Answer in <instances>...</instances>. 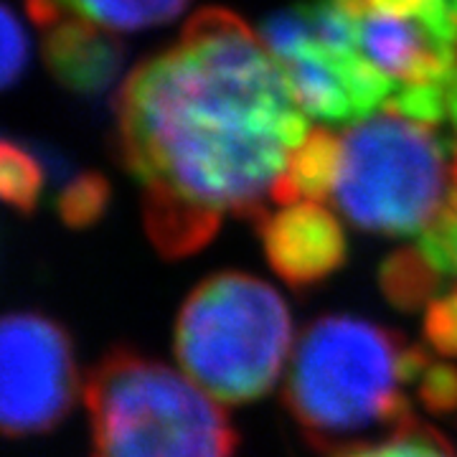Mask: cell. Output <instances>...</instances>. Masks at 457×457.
Listing matches in <instances>:
<instances>
[{
  "label": "cell",
  "mask_w": 457,
  "mask_h": 457,
  "mask_svg": "<svg viewBox=\"0 0 457 457\" xmlns=\"http://www.w3.org/2000/svg\"><path fill=\"white\" fill-rule=\"evenodd\" d=\"M3 59H0V77L3 84L11 87L21 77L26 56H29V44H26V33L21 29V23L13 16L11 8H3Z\"/></svg>",
  "instance_id": "ffe728a7"
},
{
  "label": "cell",
  "mask_w": 457,
  "mask_h": 457,
  "mask_svg": "<svg viewBox=\"0 0 457 457\" xmlns=\"http://www.w3.org/2000/svg\"><path fill=\"white\" fill-rule=\"evenodd\" d=\"M425 336L442 356H457V287L453 293L429 300L425 318Z\"/></svg>",
  "instance_id": "d6986e66"
},
{
  "label": "cell",
  "mask_w": 457,
  "mask_h": 457,
  "mask_svg": "<svg viewBox=\"0 0 457 457\" xmlns=\"http://www.w3.org/2000/svg\"><path fill=\"white\" fill-rule=\"evenodd\" d=\"M447 117H450V125L455 130V143H457V71L450 82V89H447Z\"/></svg>",
  "instance_id": "44dd1931"
},
{
  "label": "cell",
  "mask_w": 457,
  "mask_h": 457,
  "mask_svg": "<svg viewBox=\"0 0 457 457\" xmlns=\"http://www.w3.org/2000/svg\"><path fill=\"white\" fill-rule=\"evenodd\" d=\"M46 64L71 92L107 89L122 66V46L112 31L82 21H62L46 33Z\"/></svg>",
  "instance_id": "30bf717a"
},
{
  "label": "cell",
  "mask_w": 457,
  "mask_h": 457,
  "mask_svg": "<svg viewBox=\"0 0 457 457\" xmlns=\"http://www.w3.org/2000/svg\"><path fill=\"white\" fill-rule=\"evenodd\" d=\"M343 457H457V453L440 432L409 420L407 425L394 429L392 437L359 447Z\"/></svg>",
  "instance_id": "5bb4252c"
},
{
  "label": "cell",
  "mask_w": 457,
  "mask_h": 457,
  "mask_svg": "<svg viewBox=\"0 0 457 457\" xmlns=\"http://www.w3.org/2000/svg\"><path fill=\"white\" fill-rule=\"evenodd\" d=\"M95 457H231L234 432L216 399L188 376L135 353H112L87 381Z\"/></svg>",
  "instance_id": "5b68a950"
},
{
  "label": "cell",
  "mask_w": 457,
  "mask_h": 457,
  "mask_svg": "<svg viewBox=\"0 0 457 457\" xmlns=\"http://www.w3.org/2000/svg\"><path fill=\"white\" fill-rule=\"evenodd\" d=\"M262 41L303 112L323 122H361L392 107L394 87L363 56L345 0H308L270 16Z\"/></svg>",
  "instance_id": "8992f818"
},
{
  "label": "cell",
  "mask_w": 457,
  "mask_h": 457,
  "mask_svg": "<svg viewBox=\"0 0 457 457\" xmlns=\"http://www.w3.org/2000/svg\"><path fill=\"white\" fill-rule=\"evenodd\" d=\"M457 186V145L427 122L378 112L338 137L330 201L356 227L422 237Z\"/></svg>",
  "instance_id": "3957f363"
},
{
  "label": "cell",
  "mask_w": 457,
  "mask_h": 457,
  "mask_svg": "<svg viewBox=\"0 0 457 457\" xmlns=\"http://www.w3.org/2000/svg\"><path fill=\"white\" fill-rule=\"evenodd\" d=\"M107 204V183L87 173L74 179L64 188V194L59 196V213L69 227H87L104 212Z\"/></svg>",
  "instance_id": "e0dca14e"
},
{
  "label": "cell",
  "mask_w": 457,
  "mask_h": 457,
  "mask_svg": "<svg viewBox=\"0 0 457 457\" xmlns=\"http://www.w3.org/2000/svg\"><path fill=\"white\" fill-rule=\"evenodd\" d=\"M369 64L394 87L392 112L427 125L447 114L457 71V0H345Z\"/></svg>",
  "instance_id": "52a82bcc"
},
{
  "label": "cell",
  "mask_w": 457,
  "mask_h": 457,
  "mask_svg": "<svg viewBox=\"0 0 457 457\" xmlns=\"http://www.w3.org/2000/svg\"><path fill=\"white\" fill-rule=\"evenodd\" d=\"M44 170L23 147L5 140L0 147V194L18 212H31L41 196Z\"/></svg>",
  "instance_id": "4fadbf2b"
},
{
  "label": "cell",
  "mask_w": 457,
  "mask_h": 457,
  "mask_svg": "<svg viewBox=\"0 0 457 457\" xmlns=\"http://www.w3.org/2000/svg\"><path fill=\"white\" fill-rule=\"evenodd\" d=\"M429 361L386 328L351 315L315 320L297 341L287 407L312 440L336 445L411 420L407 386Z\"/></svg>",
  "instance_id": "7a4b0ae2"
},
{
  "label": "cell",
  "mask_w": 457,
  "mask_h": 457,
  "mask_svg": "<svg viewBox=\"0 0 457 457\" xmlns=\"http://www.w3.org/2000/svg\"><path fill=\"white\" fill-rule=\"evenodd\" d=\"M440 275L427 264V260L414 249L402 252L384 267V287L386 295L399 305H417L432 295Z\"/></svg>",
  "instance_id": "9a60e30c"
},
{
  "label": "cell",
  "mask_w": 457,
  "mask_h": 457,
  "mask_svg": "<svg viewBox=\"0 0 457 457\" xmlns=\"http://www.w3.org/2000/svg\"><path fill=\"white\" fill-rule=\"evenodd\" d=\"M264 254L279 278L305 287L330 275L345 257V234L320 201L285 204L260 219Z\"/></svg>",
  "instance_id": "9c48e42d"
},
{
  "label": "cell",
  "mask_w": 457,
  "mask_h": 457,
  "mask_svg": "<svg viewBox=\"0 0 457 457\" xmlns=\"http://www.w3.org/2000/svg\"><path fill=\"white\" fill-rule=\"evenodd\" d=\"M38 26L62 21H82L104 31H140L168 23L188 5V0H26Z\"/></svg>",
  "instance_id": "8fae6325"
},
{
  "label": "cell",
  "mask_w": 457,
  "mask_h": 457,
  "mask_svg": "<svg viewBox=\"0 0 457 457\" xmlns=\"http://www.w3.org/2000/svg\"><path fill=\"white\" fill-rule=\"evenodd\" d=\"M338 158V135L330 130H311L305 143L297 147L282 173L275 201L279 206L297 201H323L330 196L333 173Z\"/></svg>",
  "instance_id": "7c38bea8"
},
{
  "label": "cell",
  "mask_w": 457,
  "mask_h": 457,
  "mask_svg": "<svg viewBox=\"0 0 457 457\" xmlns=\"http://www.w3.org/2000/svg\"><path fill=\"white\" fill-rule=\"evenodd\" d=\"M293 320L279 293L239 272L201 282L176 326L183 374L221 404H245L267 394L282 374Z\"/></svg>",
  "instance_id": "277c9868"
},
{
  "label": "cell",
  "mask_w": 457,
  "mask_h": 457,
  "mask_svg": "<svg viewBox=\"0 0 457 457\" xmlns=\"http://www.w3.org/2000/svg\"><path fill=\"white\" fill-rule=\"evenodd\" d=\"M77 392L66 336L46 318L8 315L0 330V417L8 435L56 425Z\"/></svg>",
  "instance_id": "ba28073f"
},
{
  "label": "cell",
  "mask_w": 457,
  "mask_h": 457,
  "mask_svg": "<svg viewBox=\"0 0 457 457\" xmlns=\"http://www.w3.org/2000/svg\"><path fill=\"white\" fill-rule=\"evenodd\" d=\"M414 389L432 414H447L457 409V369L450 363L429 359Z\"/></svg>",
  "instance_id": "ac0fdd59"
},
{
  "label": "cell",
  "mask_w": 457,
  "mask_h": 457,
  "mask_svg": "<svg viewBox=\"0 0 457 457\" xmlns=\"http://www.w3.org/2000/svg\"><path fill=\"white\" fill-rule=\"evenodd\" d=\"M117 135L150 239L180 257L227 216L260 213L311 128L262 36L209 8L125 79Z\"/></svg>",
  "instance_id": "6da1fadb"
},
{
  "label": "cell",
  "mask_w": 457,
  "mask_h": 457,
  "mask_svg": "<svg viewBox=\"0 0 457 457\" xmlns=\"http://www.w3.org/2000/svg\"><path fill=\"white\" fill-rule=\"evenodd\" d=\"M417 252L437 275L457 279V186L440 219L420 237Z\"/></svg>",
  "instance_id": "2e32d148"
}]
</instances>
